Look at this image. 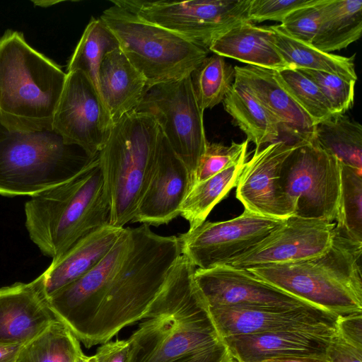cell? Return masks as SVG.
<instances>
[{"label": "cell", "mask_w": 362, "mask_h": 362, "mask_svg": "<svg viewBox=\"0 0 362 362\" xmlns=\"http://www.w3.org/2000/svg\"><path fill=\"white\" fill-rule=\"evenodd\" d=\"M180 255L146 317L128 339L129 362H233L194 278Z\"/></svg>", "instance_id": "obj_1"}, {"label": "cell", "mask_w": 362, "mask_h": 362, "mask_svg": "<svg viewBox=\"0 0 362 362\" xmlns=\"http://www.w3.org/2000/svg\"><path fill=\"white\" fill-rule=\"evenodd\" d=\"M129 252L112 279L81 342L89 349L110 341L146 317L181 253L177 236L155 233L146 224L132 228Z\"/></svg>", "instance_id": "obj_2"}, {"label": "cell", "mask_w": 362, "mask_h": 362, "mask_svg": "<svg viewBox=\"0 0 362 362\" xmlns=\"http://www.w3.org/2000/svg\"><path fill=\"white\" fill-rule=\"evenodd\" d=\"M98 154L69 178L25 204L29 237L52 259L88 233L110 224V208Z\"/></svg>", "instance_id": "obj_3"}, {"label": "cell", "mask_w": 362, "mask_h": 362, "mask_svg": "<svg viewBox=\"0 0 362 362\" xmlns=\"http://www.w3.org/2000/svg\"><path fill=\"white\" fill-rule=\"evenodd\" d=\"M362 243L335 228L329 247L301 261L248 270L262 281L338 315L362 313Z\"/></svg>", "instance_id": "obj_4"}, {"label": "cell", "mask_w": 362, "mask_h": 362, "mask_svg": "<svg viewBox=\"0 0 362 362\" xmlns=\"http://www.w3.org/2000/svg\"><path fill=\"white\" fill-rule=\"evenodd\" d=\"M66 78L23 33L6 30L0 37V121L20 131L52 129Z\"/></svg>", "instance_id": "obj_5"}, {"label": "cell", "mask_w": 362, "mask_h": 362, "mask_svg": "<svg viewBox=\"0 0 362 362\" xmlns=\"http://www.w3.org/2000/svg\"><path fill=\"white\" fill-rule=\"evenodd\" d=\"M160 135L154 117L136 110L114 124L98 154L111 226L132 222L153 170Z\"/></svg>", "instance_id": "obj_6"}, {"label": "cell", "mask_w": 362, "mask_h": 362, "mask_svg": "<svg viewBox=\"0 0 362 362\" xmlns=\"http://www.w3.org/2000/svg\"><path fill=\"white\" fill-rule=\"evenodd\" d=\"M53 129L20 131L0 121V194L34 197L69 178L90 159Z\"/></svg>", "instance_id": "obj_7"}, {"label": "cell", "mask_w": 362, "mask_h": 362, "mask_svg": "<svg viewBox=\"0 0 362 362\" xmlns=\"http://www.w3.org/2000/svg\"><path fill=\"white\" fill-rule=\"evenodd\" d=\"M100 18L116 37L129 62L144 76L148 88L190 76L209 52L115 4Z\"/></svg>", "instance_id": "obj_8"}, {"label": "cell", "mask_w": 362, "mask_h": 362, "mask_svg": "<svg viewBox=\"0 0 362 362\" xmlns=\"http://www.w3.org/2000/svg\"><path fill=\"white\" fill-rule=\"evenodd\" d=\"M339 160L313 139L302 142L284 160L279 180L291 216L335 220L340 191Z\"/></svg>", "instance_id": "obj_9"}, {"label": "cell", "mask_w": 362, "mask_h": 362, "mask_svg": "<svg viewBox=\"0 0 362 362\" xmlns=\"http://www.w3.org/2000/svg\"><path fill=\"white\" fill-rule=\"evenodd\" d=\"M136 111L154 117L170 146L187 167L193 186L208 141L204 110L197 103L190 76L148 88Z\"/></svg>", "instance_id": "obj_10"}, {"label": "cell", "mask_w": 362, "mask_h": 362, "mask_svg": "<svg viewBox=\"0 0 362 362\" xmlns=\"http://www.w3.org/2000/svg\"><path fill=\"white\" fill-rule=\"evenodd\" d=\"M111 2L209 50L218 37L237 24L248 21L250 0Z\"/></svg>", "instance_id": "obj_11"}, {"label": "cell", "mask_w": 362, "mask_h": 362, "mask_svg": "<svg viewBox=\"0 0 362 362\" xmlns=\"http://www.w3.org/2000/svg\"><path fill=\"white\" fill-rule=\"evenodd\" d=\"M113 126L100 95L90 78L79 70L67 72L54 112L52 129L66 144L81 148L93 158L105 146Z\"/></svg>", "instance_id": "obj_12"}, {"label": "cell", "mask_w": 362, "mask_h": 362, "mask_svg": "<svg viewBox=\"0 0 362 362\" xmlns=\"http://www.w3.org/2000/svg\"><path fill=\"white\" fill-rule=\"evenodd\" d=\"M284 220L244 210L228 221H205L178 236L181 253L198 269L225 264L251 249Z\"/></svg>", "instance_id": "obj_13"}, {"label": "cell", "mask_w": 362, "mask_h": 362, "mask_svg": "<svg viewBox=\"0 0 362 362\" xmlns=\"http://www.w3.org/2000/svg\"><path fill=\"white\" fill-rule=\"evenodd\" d=\"M132 241V228H124L112 249L95 267L47 298L56 319L79 341L83 339L112 279L127 258Z\"/></svg>", "instance_id": "obj_14"}, {"label": "cell", "mask_w": 362, "mask_h": 362, "mask_svg": "<svg viewBox=\"0 0 362 362\" xmlns=\"http://www.w3.org/2000/svg\"><path fill=\"white\" fill-rule=\"evenodd\" d=\"M335 226V222L322 219L288 217L251 249L225 264L249 269L313 258L329 247Z\"/></svg>", "instance_id": "obj_15"}, {"label": "cell", "mask_w": 362, "mask_h": 362, "mask_svg": "<svg viewBox=\"0 0 362 362\" xmlns=\"http://www.w3.org/2000/svg\"><path fill=\"white\" fill-rule=\"evenodd\" d=\"M223 337L274 332L334 334L339 315L315 306H225L209 308Z\"/></svg>", "instance_id": "obj_16"}, {"label": "cell", "mask_w": 362, "mask_h": 362, "mask_svg": "<svg viewBox=\"0 0 362 362\" xmlns=\"http://www.w3.org/2000/svg\"><path fill=\"white\" fill-rule=\"evenodd\" d=\"M194 278L209 308L311 305L262 281L247 269L226 264L206 269L197 268Z\"/></svg>", "instance_id": "obj_17"}, {"label": "cell", "mask_w": 362, "mask_h": 362, "mask_svg": "<svg viewBox=\"0 0 362 362\" xmlns=\"http://www.w3.org/2000/svg\"><path fill=\"white\" fill-rule=\"evenodd\" d=\"M302 142L279 140L255 149L235 187L236 198L245 210L279 219L292 216L282 200L279 180L284 160Z\"/></svg>", "instance_id": "obj_18"}, {"label": "cell", "mask_w": 362, "mask_h": 362, "mask_svg": "<svg viewBox=\"0 0 362 362\" xmlns=\"http://www.w3.org/2000/svg\"><path fill=\"white\" fill-rule=\"evenodd\" d=\"M192 186L187 167L160 130L153 170L132 222L148 226L169 223L180 215Z\"/></svg>", "instance_id": "obj_19"}, {"label": "cell", "mask_w": 362, "mask_h": 362, "mask_svg": "<svg viewBox=\"0 0 362 362\" xmlns=\"http://www.w3.org/2000/svg\"><path fill=\"white\" fill-rule=\"evenodd\" d=\"M55 320L41 275L0 288V344L24 345Z\"/></svg>", "instance_id": "obj_20"}, {"label": "cell", "mask_w": 362, "mask_h": 362, "mask_svg": "<svg viewBox=\"0 0 362 362\" xmlns=\"http://www.w3.org/2000/svg\"><path fill=\"white\" fill-rule=\"evenodd\" d=\"M234 81L244 85L293 141L313 139L314 124L276 78V71L252 65L234 66Z\"/></svg>", "instance_id": "obj_21"}, {"label": "cell", "mask_w": 362, "mask_h": 362, "mask_svg": "<svg viewBox=\"0 0 362 362\" xmlns=\"http://www.w3.org/2000/svg\"><path fill=\"white\" fill-rule=\"evenodd\" d=\"M334 334L274 332L232 335L223 339L235 360L264 362L288 356L325 358L328 344Z\"/></svg>", "instance_id": "obj_22"}, {"label": "cell", "mask_w": 362, "mask_h": 362, "mask_svg": "<svg viewBox=\"0 0 362 362\" xmlns=\"http://www.w3.org/2000/svg\"><path fill=\"white\" fill-rule=\"evenodd\" d=\"M124 229V227L117 228L110 224L104 226L88 233L62 255L52 259L41 274L47 297L95 267L112 249Z\"/></svg>", "instance_id": "obj_23"}, {"label": "cell", "mask_w": 362, "mask_h": 362, "mask_svg": "<svg viewBox=\"0 0 362 362\" xmlns=\"http://www.w3.org/2000/svg\"><path fill=\"white\" fill-rule=\"evenodd\" d=\"M100 97L115 124L136 110L148 90L144 76L119 48L108 53L98 72Z\"/></svg>", "instance_id": "obj_24"}, {"label": "cell", "mask_w": 362, "mask_h": 362, "mask_svg": "<svg viewBox=\"0 0 362 362\" xmlns=\"http://www.w3.org/2000/svg\"><path fill=\"white\" fill-rule=\"evenodd\" d=\"M209 50L247 65L276 71L292 69L276 48L270 27L257 26L250 21L226 31L211 43Z\"/></svg>", "instance_id": "obj_25"}, {"label": "cell", "mask_w": 362, "mask_h": 362, "mask_svg": "<svg viewBox=\"0 0 362 362\" xmlns=\"http://www.w3.org/2000/svg\"><path fill=\"white\" fill-rule=\"evenodd\" d=\"M362 32V0H322L317 34L311 45L331 53L358 40Z\"/></svg>", "instance_id": "obj_26"}, {"label": "cell", "mask_w": 362, "mask_h": 362, "mask_svg": "<svg viewBox=\"0 0 362 362\" xmlns=\"http://www.w3.org/2000/svg\"><path fill=\"white\" fill-rule=\"evenodd\" d=\"M223 104L247 139L256 145V148L279 141L281 131L277 122L242 83L233 81Z\"/></svg>", "instance_id": "obj_27"}, {"label": "cell", "mask_w": 362, "mask_h": 362, "mask_svg": "<svg viewBox=\"0 0 362 362\" xmlns=\"http://www.w3.org/2000/svg\"><path fill=\"white\" fill-rule=\"evenodd\" d=\"M269 27L276 48L291 68L325 71L357 81L355 54L344 57L324 52L291 37L280 25Z\"/></svg>", "instance_id": "obj_28"}, {"label": "cell", "mask_w": 362, "mask_h": 362, "mask_svg": "<svg viewBox=\"0 0 362 362\" xmlns=\"http://www.w3.org/2000/svg\"><path fill=\"white\" fill-rule=\"evenodd\" d=\"M246 158L247 151L223 170L191 187L180 211L189 230L204 223L214 207L236 187Z\"/></svg>", "instance_id": "obj_29"}, {"label": "cell", "mask_w": 362, "mask_h": 362, "mask_svg": "<svg viewBox=\"0 0 362 362\" xmlns=\"http://www.w3.org/2000/svg\"><path fill=\"white\" fill-rule=\"evenodd\" d=\"M313 139L341 163L362 171V127L344 115H333L314 126Z\"/></svg>", "instance_id": "obj_30"}, {"label": "cell", "mask_w": 362, "mask_h": 362, "mask_svg": "<svg viewBox=\"0 0 362 362\" xmlns=\"http://www.w3.org/2000/svg\"><path fill=\"white\" fill-rule=\"evenodd\" d=\"M119 47L118 40L105 23L100 18H92L68 62L66 73L81 71L99 92L100 64L108 53Z\"/></svg>", "instance_id": "obj_31"}, {"label": "cell", "mask_w": 362, "mask_h": 362, "mask_svg": "<svg viewBox=\"0 0 362 362\" xmlns=\"http://www.w3.org/2000/svg\"><path fill=\"white\" fill-rule=\"evenodd\" d=\"M82 351L80 341L58 320L23 345L16 362H76Z\"/></svg>", "instance_id": "obj_32"}, {"label": "cell", "mask_w": 362, "mask_h": 362, "mask_svg": "<svg viewBox=\"0 0 362 362\" xmlns=\"http://www.w3.org/2000/svg\"><path fill=\"white\" fill-rule=\"evenodd\" d=\"M340 165L335 228L349 239L362 243V171Z\"/></svg>", "instance_id": "obj_33"}, {"label": "cell", "mask_w": 362, "mask_h": 362, "mask_svg": "<svg viewBox=\"0 0 362 362\" xmlns=\"http://www.w3.org/2000/svg\"><path fill=\"white\" fill-rule=\"evenodd\" d=\"M197 103L202 110L223 102L234 81V68L217 54L206 57L190 74Z\"/></svg>", "instance_id": "obj_34"}, {"label": "cell", "mask_w": 362, "mask_h": 362, "mask_svg": "<svg viewBox=\"0 0 362 362\" xmlns=\"http://www.w3.org/2000/svg\"><path fill=\"white\" fill-rule=\"evenodd\" d=\"M276 78L314 125L333 116L329 103L315 83L295 69L276 71Z\"/></svg>", "instance_id": "obj_35"}, {"label": "cell", "mask_w": 362, "mask_h": 362, "mask_svg": "<svg viewBox=\"0 0 362 362\" xmlns=\"http://www.w3.org/2000/svg\"><path fill=\"white\" fill-rule=\"evenodd\" d=\"M313 81L329 104L332 115H344L352 107L356 81L337 74L297 69Z\"/></svg>", "instance_id": "obj_36"}, {"label": "cell", "mask_w": 362, "mask_h": 362, "mask_svg": "<svg viewBox=\"0 0 362 362\" xmlns=\"http://www.w3.org/2000/svg\"><path fill=\"white\" fill-rule=\"evenodd\" d=\"M248 143L247 139L241 143L232 141L229 146L208 141L195 173L194 185L217 174L235 161L247 150Z\"/></svg>", "instance_id": "obj_37"}, {"label": "cell", "mask_w": 362, "mask_h": 362, "mask_svg": "<svg viewBox=\"0 0 362 362\" xmlns=\"http://www.w3.org/2000/svg\"><path fill=\"white\" fill-rule=\"evenodd\" d=\"M322 1L291 12L279 25L291 37L312 45L319 29Z\"/></svg>", "instance_id": "obj_38"}, {"label": "cell", "mask_w": 362, "mask_h": 362, "mask_svg": "<svg viewBox=\"0 0 362 362\" xmlns=\"http://www.w3.org/2000/svg\"><path fill=\"white\" fill-rule=\"evenodd\" d=\"M320 0H250L248 21L254 23L264 21H274L281 23L291 12L310 5L317 4Z\"/></svg>", "instance_id": "obj_39"}, {"label": "cell", "mask_w": 362, "mask_h": 362, "mask_svg": "<svg viewBox=\"0 0 362 362\" xmlns=\"http://www.w3.org/2000/svg\"><path fill=\"white\" fill-rule=\"evenodd\" d=\"M337 334L346 342L362 349V313L339 315Z\"/></svg>", "instance_id": "obj_40"}, {"label": "cell", "mask_w": 362, "mask_h": 362, "mask_svg": "<svg viewBox=\"0 0 362 362\" xmlns=\"http://www.w3.org/2000/svg\"><path fill=\"white\" fill-rule=\"evenodd\" d=\"M325 358L328 362H362V349L342 339L336 332L328 344Z\"/></svg>", "instance_id": "obj_41"}, {"label": "cell", "mask_w": 362, "mask_h": 362, "mask_svg": "<svg viewBox=\"0 0 362 362\" xmlns=\"http://www.w3.org/2000/svg\"><path fill=\"white\" fill-rule=\"evenodd\" d=\"M130 343L127 339L102 344L95 354L98 362H129Z\"/></svg>", "instance_id": "obj_42"}, {"label": "cell", "mask_w": 362, "mask_h": 362, "mask_svg": "<svg viewBox=\"0 0 362 362\" xmlns=\"http://www.w3.org/2000/svg\"><path fill=\"white\" fill-rule=\"evenodd\" d=\"M23 345L0 344V362H16Z\"/></svg>", "instance_id": "obj_43"}, {"label": "cell", "mask_w": 362, "mask_h": 362, "mask_svg": "<svg viewBox=\"0 0 362 362\" xmlns=\"http://www.w3.org/2000/svg\"><path fill=\"white\" fill-rule=\"evenodd\" d=\"M264 362H328L325 357L320 356H288L269 359Z\"/></svg>", "instance_id": "obj_44"}, {"label": "cell", "mask_w": 362, "mask_h": 362, "mask_svg": "<svg viewBox=\"0 0 362 362\" xmlns=\"http://www.w3.org/2000/svg\"><path fill=\"white\" fill-rule=\"evenodd\" d=\"M76 362H98L95 356H88L81 351L76 357Z\"/></svg>", "instance_id": "obj_45"}, {"label": "cell", "mask_w": 362, "mask_h": 362, "mask_svg": "<svg viewBox=\"0 0 362 362\" xmlns=\"http://www.w3.org/2000/svg\"><path fill=\"white\" fill-rule=\"evenodd\" d=\"M61 1H33V3L36 5V6H52V4H58Z\"/></svg>", "instance_id": "obj_46"}, {"label": "cell", "mask_w": 362, "mask_h": 362, "mask_svg": "<svg viewBox=\"0 0 362 362\" xmlns=\"http://www.w3.org/2000/svg\"><path fill=\"white\" fill-rule=\"evenodd\" d=\"M233 362H240V361H236V360H235V359L233 358Z\"/></svg>", "instance_id": "obj_47"}]
</instances>
